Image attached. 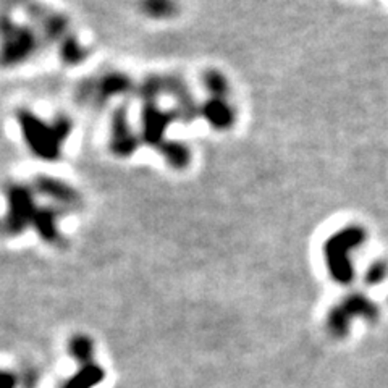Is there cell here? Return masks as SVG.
<instances>
[{"instance_id":"6","label":"cell","mask_w":388,"mask_h":388,"mask_svg":"<svg viewBox=\"0 0 388 388\" xmlns=\"http://www.w3.org/2000/svg\"><path fill=\"white\" fill-rule=\"evenodd\" d=\"M18 387H20L18 375L5 370V372L2 374V388H18Z\"/></svg>"},{"instance_id":"3","label":"cell","mask_w":388,"mask_h":388,"mask_svg":"<svg viewBox=\"0 0 388 388\" xmlns=\"http://www.w3.org/2000/svg\"><path fill=\"white\" fill-rule=\"evenodd\" d=\"M105 370L97 363L80 365L76 372L66 379L60 388H94L102 384Z\"/></svg>"},{"instance_id":"5","label":"cell","mask_w":388,"mask_h":388,"mask_svg":"<svg viewBox=\"0 0 388 388\" xmlns=\"http://www.w3.org/2000/svg\"><path fill=\"white\" fill-rule=\"evenodd\" d=\"M385 274H387V267H385V265L382 264V262H377L368 272V281H369L370 285L379 284V281L385 277Z\"/></svg>"},{"instance_id":"2","label":"cell","mask_w":388,"mask_h":388,"mask_svg":"<svg viewBox=\"0 0 388 388\" xmlns=\"http://www.w3.org/2000/svg\"><path fill=\"white\" fill-rule=\"evenodd\" d=\"M364 235L361 231L354 230L349 231V235H343L335 240L327 249V257H329V269L330 274L338 284L346 285L353 280V267L348 259V253L351 251L354 246H358Z\"/></svg>"},{"instance_id":"4","label":"cell","mask_w":388,"mask_h":388,"mask_svg":"<svg viewBox=\"0 0 388 388\" xmlns=\"http://www.w3.org/2000/svg\"><path fill=\"white\" fill-rule=\"evenodd\" d=\"M68 353L80 365L94 363V341L85 334L73 335L68 341Z\"/></svg>"},{"instance_id":"1","label":"cell","mask_w":388,"mask_h":388,"mask_svg":"<svg viewBox=\"0 0 388 388\" xmlns=\"http://www.w3.org/2000/svg\"><path fill=\"white\" fill-rule=\"evenodd\" d=\"M356 317H363L369 322H374L379 317V308L363 295L346 296L327 315V330L330 332L332 337L341 340L349 334L353 319Z\"/></svg>"}]
</instances>
